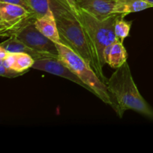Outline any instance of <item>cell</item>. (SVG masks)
Instances as JSON below:
<instances>
[{"mask_svg": "<svg viewBox=\"0 0 153 153\" xmlns=\"http://www.w3.org/2000/svg\"><path fill=\"white\" fill-rule=\"evenodd\" d=\"M112 101V108L120 118L124 112L132 110L153 120V108L143 99L133 79L128 63L117 68L106 82Z\"/></svg>", "mask_w": 153, "mask_h": 153, "instance_id": "cell-1", "label": "cell"}, {"mask_svg": "<svg viewBox=\"0 0 153 153\" xmlns=\"http://www.w3.org/2000/svg\"><path fill=\"white\" fill-rule=\"evenodd\" d=\"M77 15L88 37L94 60V71L102 81L106 84L108 79L103 73V67L106 64L105 51L108 46L117 39L114 32V26L117 19L121 14L114 13L105 20H100L86 10L78 7Z\"/></svg>", "mask_w": 153, "mask_h": 153, "instance_id": "cell-2", "label": "cell"}, {"mask_svg": "<svg viewBox=\"0 0 153 153\" xmlns=\"http://www.w3.org/2000/svg\"><path fill=\"white\" fill-rule=\"evenodd\" d=\"M56 19L61 42L82 56L94 69V60L85 28L77 15L65 0H49Z\"/></svg>", "mask_w": 153, "mask_h": 153, "instance_id": "cell-3", "label": "cell"}, {"mask_svg": "<svg viewBox=\"0 0 153 153\" xmlns=\"http://www.w3.org/2000/svg\"><path fill=\"white\" fill-rule=\"evenodd\" d=\"M55 44L60 59L91 88L92 94L105 103L112 106L111 98L107 85L97 76L91 65L69 46L62 43H55Z\"/></svg>", "mask_w": 153, "mask_h": 153, "instance_id": "cell-4", "label": "cell"}, {"mask_svg": "<svg viewBox=\"0 0 153 153\" xmlns=\"http://www.w3.org/2000/svg\"><path fill=\"white\" fill-rule=\"evenodd\" d=\"M37 16L22 6L0 2V34L1 37L14 36L21 28L35 21Z\"/></svg>", "mask_w": 153, "mask_h": 153, "instance_id": "cell-5", "label": "cell"}, {"mask_svg": "<svg viewBox=\"0 0 153 153\" xmlns=\"http://www.w3.org/2000/svg\"><path fill=\"white\" fill-rule=\"evenodd\" d=\"M13 37H16L27 46L38 52H46L55 56H59L55 42L42 34L36 28L34 22H30L24 26Z\"/></svg>", "mask_w": 153, "mask_h": 153, "instance_id": "cell-6", "label": "cell"}, {"mask_svg": "<svg viewBox=\"0 0 153 153\" xmlns=\"http://www.w3.org/2000/svg\"><path fill=\"white\" fill-rule=\"evenodd\" d=\"M32 68L68 79L92 93L91 88L88 85H85L79 79V76H76L59 58H43V59L35 60L32 66Z\"/></svg>", "mask_w": 153, "mask_h": 153, "instance_id": "cell-7", "label": "cell"}, {"mask_svg": "<svg viewBox=\"0 0 153 153\" xmlns=\"http://www.w3.org/2000/svg\"><path fill=\"white\" fill-rule=\"evenodd\" d=\"M76 4L97 19L105 20L114 14L116 0H76Z\"/></svg>", "mask_w": 153, "mask_h": 153, "instance_id": "cell-8", "label": "cell"}, {"mask_svg": "<svg viewBox=\"0 0 153 153\" xmlns=\"http://www.w3.org/2000/svg\"><path fill=\"white\" fill-rule=\"evenodd\" d=\"M0 46L5 49L8 52L11 53H25L31 55L33 58L35 60L43 59V58H59V56H55L49 53L46 52H38L32 48L29 47L22 43L21 40H18L14 37H8V39L0 44Z\"/></svg>", "mask_w": 153, "mask_h": 153, "instance_id": "cell-9", "label": "cell"}, {"mask_svg": "<svg viewBox=\"0 0 153 153\" xmlns=\"http://www.w3.org/2000/svg\"><path fill=\"white\" fill-rule=\"evenodd\" d=\"M34 25L42 34L51 40L55 43H61L56 19L52 10L43 16L37 17L34 21Z\"/></svg>", "mask_w": 153, "mask_h": 153, "instance_id": "cell-10", "label": "cell"}, {"mask_svg": "<svg viewBox=\"0 0 153 153\" xmlns=\"http://www.w3.org/2000/svg\"><path fill=\"white\" fill-rule=\"evenodd\" d=\"M104 55L106 64L114 69L122 67L127 62L128 58L126 49L124 47L123 42L118 39L106 48Z\"/></svg>", "mask_w": 153, "mask_h": 153, "instance_id": "cell-11", "label": "cell"}, {"mask_svg": "<svg viewBox=\"0 0 153 153\" xmlns=\"http://www.w3.org/2000/svg\"><path fill=\"white\" fill-rule=\"evenodd\" d=\"M0 63L4 67H10L21 73H27L32 68L34 59L25 53H11L8 52L4 59L0 60Z\"/></svg>", "mask_w": 153, "mask_h": 153, "instance_id": "cell-12", "label": "cell"}, {"mask_svg": "<svg viewBox=\"0 0 153 153\" xmlns=\"http://www.w3.org/2000/svg\"><path fill=\"white\" fill-rule=\"evenodd\" d=\"M150 7H153L152 4L143 0H116L113 13L126 16L130 13L141 11Z\"/></svg>", "mask_w": 153, "mask_h": 153, "instance_id": "cell-13", "label": "cell"}, {"mask_svg": "<svg viewBox=\"0 0 153 153\" xmlns=\"http://www.w3.org/2000/svg\"><path fill=\"white\" fill-rule=\"evenodd\" d=\"M125 14H121L115 22L114 32L116 37L121 42H123L125 38L128 36L131 26V22L124 19Z\"/></svg>", "mask_w": 153, "mask_h": 153, "instance_id": "cell-14", "label": "cell"}, {"mask_svg": "<svg viewBox=\"0 0 153 153\" xmlns=\"http://www.w3.org/2000/svg\"><path fill=\"white\" fill-rule=\"evenodd\" d=\"M25 1L37 18L43 16L51 10L49 0H25Z\"/></svg>", "mask_w": 153, "mask_h": 153, "instance_id": "cell-15", "label": "cell"}, {"mask_svg": "<svg viewBox=\"0 0 153 153\" xmlns=\"http://www.w3.org/2000/svg\"><path fill=\"white\" fill-rule=\"evenodd\" d=\"M23 74H25V73L16 71V70H13V69L10 68V67H4L2 64L0 63V75H1V77L15 78L22 76Z\"/></svg>", "mask_w": 153, "mask_h": 153, "instance_id": "cell-16", "label": "cell"}, {"mask_svg": "<svg viewBox=\"0 0 153 153\" xmlns=\"http://www.w3.org/2000/svg\"><path fill=\"white\" fill-rule=\"evenodd\" d=\"M0 2H4V3H10V4H18V5L22 6V7H25L28 10H31L29 6L27 4V2L25 1V0H0Z\"/></svg>", "mask_w": 153, "mask_h": 153, "instance_id": "cell-17", "label": "cell"}, {"mask_svg": "<svg viewBox=\"0 0 153 153\" xmlns=\"http://www.w3.org/2000/svg\"><path fill=\"white\" fill-rule=\"evenodd\" d=\"M70 6L71 7V8L73 9V10H75L76 12H77V4H76V0H65Z\"/></svg>", "mask_w": 153, "mask_h": 153, "instance_id": "cell-18", "label": "cell"}, {"mask_svg": "<svg viewBox=\"0 0 153 153\" xmlns=\"http://www.w3.org/2000/svg\"><path fill=\"white\" fill-rule=\"evenodd\" d=\"M7 54H8V52H7L5 49H4L3 47L0 46V60L4 59V58L7 56Z\"/></svg>", "mask_w": 153, "mask_h": 153, "instance_id": "cell-19", "label": "cell"}, {"mask_svg": "<svg viewBox=\"0 0 153 153\" xmlns=\"http://www.w3.org/2000/svg\"><path fill=\"white\" fill-rule=\"evenodd\" d=\"M143 1H146V2L149 3V4H152V5H153V0H143Z\"/></svg>", "mask_w": 153, "mask_h": 153, "instance_id": "cell-20", "label": "cell"}]
</instances>
